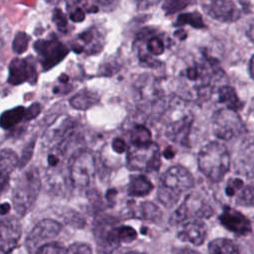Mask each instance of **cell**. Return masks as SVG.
I'll return each instance as SVG.
<instances>
[{
    "mask_svg": "<svg viewBox=\"0 0 254 254\" xmlns=\"http://www.w3.org/2000/svg\"><path fill=\"white\" fill-rule=\"evenodd\" d=\"M223 75L218 63L207 56L192 59L177 76V97L186 102L207 99Z\"/></svg>",
    "mask_w": 254,
    "mask_h": 254,
    "instance_id": "cell-1",
    "label": "cell"
},
{
    "mask_svg": "<svg viewBox=\"0 0 254 254\" xmlns=\"http://www.w3.org/2000/svg\"><path fill=\"white\" fill-rule=\"evenodd\" d=\"M230 155L226 146L218 141L203 145L197 154L200 173L212 183H219L230 170Z\"/></svg>",
    "mask_w": 254,
    "mask_h": 254,
    "instance_id": "cell-2",
    "label": "cell"
},
{
    "mask_svg": "<svg viewBox=\"0 0 254 254\" xmlns=\"http://www.w3.org/2000/svg\"><path fill=\"white\" fill-rule=\"evenodd\" d=\"M194 187L192 174L184 166L174 165L164 172L158 188V199L166 207L174 206L181 195Z\"/></svg>",
    "mask_w": 254,
    "mask_h": 254,
    "instance_id": "cell-3",
    "label": "cell"
},
{
    "mask_svg": "<svg viewBox=\"0 0 254 254\" xmlns=\"http://www.w3.org/2000/svg\"><path fill=\"white\" fill-rule=\"evenodd\" d=\"M41 190V179L37 169L31 168L25 172L17 181L12 202L16 212L20 215H25L33 206Z\"/></svg>",
    "mask_w": 254,
    "mask_h": 254,
    "instance_id": "cell-4",
    "label": "cell"
},
{
    "mask_svg": "<svg viewBox=\"0 0 254 254\" xmlns=\"http://www.w3.org/2000/svg\"><path fill=\"white\" fill-rule=\"evenodd\" d=\"M171 111L167 112L168 120H166V136L180 144H187L189 135L193 122L192 113L186 109V106L179 103L174 106L170 105Z\"/></svg>",
    "mask_w": 254,
    "mask_h": 254,
    "instance_id": "cell-5",
    "label": "cell"
},
{
    "mask_svg": "<svg viewBox=\"0 0 254 254\" xmlns=\"http://www.w3.org/2000/svg\"><path fill=\"white\" fill-rule=\"evenodd\" d=\"M211 125L215 137L222 141L231 140L246 132V126L238 112L225 107L213 113Z\"/></svg>",
    "mask_w": 254,
    "mask_h": 254,
    "instance_id": "cell-6",
    "label": "cell"
},
{
    "mask_svg": "<svg viewBox=\"0 0 254 254\" xmlns=\"http://www.w3.org/2000/svg\"><path fill=\"white\" fill-rule=\"evenodd\" d=\"M212 213L213 209L203 198L195 193H189L171 215L170 223L173 225H182L190 220H202L203 218H208Z\"/></svg>",
    "mask_w": 254,
    "mask_h": 254,
    "instance_id": "cell-7",
    "label": "cell"
},
{
    "mask_svg": "<svg viewBox=\"0 0 254 254\" xmlns=\"http://www.w3.org/2000/svg\"><path fill=\"white\" fill-rule=\"evenodd\" d=\"M127 165L135 171L157 172L161 166L159 146L155 142L146 147L130 146L127 151Z\"/></svg>",
    "mask_w": 254,
    "mask_h": 254,
    "instance_id": "cell-8",
    "label": "cell"
},
{
    "mask_svg": "<svg viewBox=\"0 0 254 254\" xmlns=\"http://www.w3.org/2000/svg\"><path fill=\"white\" fill-rule=\"evenodd\" d=\"M33 47L45 71L56 66L68 54V49L55 37L51 39H40L34 43Z\"/></svg>",
    "mask_w": 254,
    "mask_h": 254,
    "instance_id": "cell-9",
    "label": "cell"
},
{
    "mask_svg": "<svg viewBox=\"0 0 254 254\" xmlns=\"http://www.w3.org/2000/svg\"><path fill=\"white\" fill-rule=\"evenodd\" d=\"M95 160L88 151H83L75 156L69 167V180L77 189H83L90 185L95 175Z\"/></svg>",
    "mask_w": 254,
    "mask_h": 254,
    "instance_id": "cell-10",
    "label": "cell"
},
{
    "mask_svg": "<svg viewBox=\"0 0 254 254\" xmlns=\"http://www.w3.org/2000/svg\"><path fill=\"white\" fill-rule=\"evenodd\" d=\"M202 7L209 17L221 23H232L237 21L245 10V4L243 2L231 0L204 2L202 3Z\"/></svg>",
    "mask_w": 254,
    "mask_h": 254,
    "instance_id": "cell-11",
    "label": "cell"
},
{
    "mask_svg": "<svg viewBox=\"0 0 254 254\" xmlns=\"http://www.w3.org/2000/svg\"><path fill=\"white\" fill-rule=\"evenodd\" d=\"M62 230V224L51 218H46L39 221L29 232L26 238V247L30 253L37 251L41 246L46 244V241L52 240Z\"/></svg>",
    "mask_w": 254,
    "mask_h": 254,
    "instance_id": "cell-12",
    "label": "cell"
},
{
    "mask_svg": "<svg viewBox=\"0 0 254 254\" xmlns=\"http://www.w3.org/2000/svg\"><path fill=\"white\" fill-rule=\"evenodd\" d=\"M8 83L19 85L24 82L35 84L38 74L33 57L16 58L12 60L8 67Z\"/></svg>",
    "mask_w": 254,
    "mask_h": 254,
    "instance_id": "cell-13",
    "label": "cell"
},
{
    "mask_svg": "<svg viewBox=\"0 0 254 254\" xmlns=\"http://www.w3.org/2000/svg\"><path fill=\"white\" fill-rule=\"evenodd\" d=\"M22 235V225L14 216L0 220V254H11L18 246Z\"/></svg>",
    "mask_w": 254,
    "mask_h": 254,
    "instance_id": "cell-14",
    "label": "cell"
},
{
    "mask_svg": "<svg viewBox=\"0 0 254 254\" xmlns=\"http://www.w3.org/2000/svg\"><path fill=\"white\" fill-rule=\"evenodd\" d=\"M218 219L222 226L237 236L248 235L252 230L250 220L239 210L224 205Z\"/></svg>",
    "mask_w": 254,
    "mask_h": 254,
    "instance_id": "cell-15",
    "label": "cell"
},
{
    "mask_svg": "<svg viewBox=\"0 0 254 254\" xmlns=\"http://www.w3.org/2000/svg\"><path fill=\"white\" fill-rule=\"evenodd\" d=\"M74 121L68 116L59 118L53 125L48 128L44 135V143L46 146L55 147L65 140L69 139L74 129Z\"/></svg>",
    "mask_w": 254,
    "mask_h": 254,
    "instance_id": "cell-16",
    "label": "cell"
},
{
    "mask_svg": "<svg viewBox=\"0 0 254 254\" xmlns=\"http://www.w3.org/2000/svg\"><path fill=\"white\" fill-rule=\"evenodd\" d=\"M207 230L202 220H190L181 225L178 238L194 246L202 245L206 239Z\"/></svg>",
    "mask_w": 254,
    "mask_h": 254,
    "instance_id": "cell-17",
    "label": "cell"
},
{
    "mask_svg": "<svg viewBox=\"0 0 254 254\" xmlns=\"http://www.w3.org/2000/svg\"><path fill=\"white\" fill-rule=\"evenodd\" d=\"M236 172L247 178H254V141L244 142L235 160Z\"/></svg>",
    "mask_w": 254,
    "mask_h": 254,
    "instance_id": "cell-18",
    "label": "cell"
},
{
    "mask_svg": "<svg viewBox=\"0 0 254 254\" xmlns=\"http://www.w3.org/2000/svg\"><path fill=\"white\" fill-rule=\"evenodd\" d=\"M19 165L18 155L11 149L0 151V195L8 186L10 177Z\"/></svg>",
    "mask_w": 254,
    "mask_h": 254,
    "instance_id": "cell-19",
    "label": "cell"
},
{
    "mask_svg": "<svg viewBox=\"0 0 254 254\" xmlns=\"http://www.w3.org/2000/svg\"><path fill=\"white\" fill-rule=\"evenodd\" d=\"M217 100L224 105L225 108L239 111L243 107V102L239 99L234 87L228 84H222L216 90Z\"/></svg>",
    "mask_w": 254,
    "mask_h": 254,
    "instance_id": "cell-20",
    "label": "cell"
},
{
    "mask_svg": "<svg viewBox=\"0 0 254 254\" xmlns=\"http://www.w3.org/2000/svg\"><path fill=\"white\" fill-rule=\"evenodd\" d=\"M153 189L152 182L145 175H134L130 177L127 193L130 196L141 197L148 195Z\"/></svg>",
    "mask_w": 254,
    "mask_h": 254,
    "instance_id": "cell-21",
    "label": "cell"
},
{
    "mask_svg": "<svg viewBox=\"0 0 254 254\" xmlns=\"http://www.w3.org/2000/svg\"><path fill=\"white\" fill-rule=\"evenodd\" d=\"M99 102V96L88 89H81L69 99V104L76 110H87Z\"/></svg>",
    "mask_w": 254,
    "mask_h": 254,
    "instance_id": "cell-22",
    "label": "cell"
},
{
    "mask_svg": "<svg viewBox=\"0 0 254 254\" xmlns=\"http://www.w3.org/2000/svg\"><path fill=\"white\" fill-rule=\"evenodd\" d=\"M133 216L152 222H157L162 217L161 209L151 201L141 202L133 211Z\"/></svg>",
    "mask_w": 254,
    "mask_h": 254,
    "instance_id": "cell-23",
    "label": "cell"
},
{
    "mask_svg": "<svg viewBox=\"0 0 254 254\" xmlns=\"http://www.w3.org/2000/svg\"><path fill=\"white\" fill-rule=\"evenodd\" d=\"M26 116V108L24 106H17L12 109L4 111L0 115V127L2 129H11L20 123Z\"/></svg>",
    "mask_w": 254,
    "mask_h": 254,
    "instance_id": "cell-24",
    "label": "cell"
},
{
    "mask_svg": "<svg viewBox=\"0 0 254 254\" xmlns=\"http://www.w3.org/2000/svg\"><path fill=\"white\" fill-rule=\"evenodd\" d=\"M208 254H239L234 241L228 238H215L208 243Z\"/></svg>",
    "mask_w": 254,
    "mask_h": 254,
    "instance_id": "cell-25",
    "label": "cell"
},
{
    "mask_svg": "<svg viewBox=\"0 0 254 254\" xmlns=\"http://www.w3.org/2000/svg\"><path fill=\"white\" fill-rule=\"evenodd\" d=\"M130 142L132 147H146L153 143L151 131L143 126L137 125L131 130Z\"/></svg>",
    "mask_w": 254,
    "mask_h": 254,
    "instance_id": "cell-26",
    "label": "cell"
},
{
    "mask_svg": "<svg viewBox=\"0 0 254 254\" xmlns=\"http://www.w3.org/2000/svg\"><path fill=\"white\" fill-rule=\"evenodd\" d=\"M184 25H190L196 29L205 27L201 15L197 12H188V13L179 15L175 23V26H184Z\"/></svg>",
    "mask_w": 254,
    "mask_h": 254,
    "instance_id": "cell-27",
    "label": "cell"
},
{
    "mask_svg": "<svg viewBox=\"0 0 254 254\" xmlns=\"http://www.w3.org/2000/svg\"><path fill=\"white\" fill-rule=\"evenodd\" d=\"M166 47L164 41L158 36H152L146 42V54L150 57H158L165 53Z\"/></svg>",
    "mask_w": 254,
    "mask_h": 254,
    "instance_id": "cell-28",
    "label": "cell"
},
{
    "mask_svg": "<svg viewBox=\"0 0 254 254\" xmlns=\"http://www.w3.org/2000/svg\"><path fill=\"white\" fill-rule=\"evenodd\" d=\"M236 203L243 206L254 207V184L244 186L236 195Z\"/></svg>",
    "mask_w": 254,
    "mask_h": 254,
    "instance_id": "cell-29",
    "label": "cell"
},
{
    "mask_svg": "<svg viewBox=\"0 0 254 254\" xmlns=\"http://www.w3.org/2000/svg\"><path fill=\"white\" fill-rule=\"evenodd\" d=\"M30 36L25 32H18L12 42V51L17 55L24 54L29 46Z\"/></svg>",
    "mask_w": 254,
    "mask_h": 254,
    "instance_id": "cell-30",
    "label": "cell"
},
{
    "mask_svg": "<svg viewBox=\"0 0 254 254\" xmlns=\"http://www.w3.org/2000/svg\"><path fill=\"white\" fill-rule=\"evenodd\" d=\"M95 38H96L95 32H94L93 30H91V29L86 30V31H84V32H82L81 34L78 35V39H79L83 44H85V45L91 47V49H90V53H91V54H96V53L100 52L101 49H102V48H101L102 46H98V45L94 44Z\"/></svg>",
    "mask_w": 254,
    "mask_h": 254,
    "instance_id": "cell-31",
    "label": "cell"
},
{
    "mask_svg": "<svg viewBox=\"0 0 254 254\" xmlns=\"http://www.w3.org/2000/svg\"><path fill=\"white\" fill-rule=\"evenodd\" d=\"M36 254H67V248L57 242H49L41 246Z\"/></svg>",
    "mask_w": 254,
    "mask_h": 254,
    "instance_id": "cell-32",
    "label": "cell"
},
{
    "mask_svg": "<svg viewBox=\"0 0 254 254\" xmlns=\"http://www.w3.org/2000/svg\"><path fill=\"white\" fill-rule=\"evenodd\" d=\"M244 188V183L239 178H230L225 186V193L228 196L237 195L238 192Z\"/></svg>",
    "mask_w": 254,
    "mask_h": 254,
    "instance_id": "cell-33",
    "label": "cell"
},
{
    "mask_svg": "<svg viewBox=\"0 0 254 254\" xmlns=\"http://www.w3.org/2000/svg\"><path fill=\"white\" fill-rule=\"evenodd\" d=\"M53 22L57 26L58 30L66 33L67 30V19L66 16L60 8H55L53 11Z\"/></svg>",
    "mask_w": 254,
    "mask_h": 254,
    "instance_id": "cell-34",
    "label": "cell"
},
{
    "mask_svg": "<svg viewBox=\"0 0 254 254\" xmlns=\"http://www.w3.org/2000/svg\"><path fill=\"white\" fill-rule=\"evenodd\" d=\"M118 234L121 243H129L137 238L136 230L128 225H120L118 226Z\"/></svg>",
    "mask_w": 254,
    "mask_h": 254,
    "instance_id": "cell-35",
    "label": "cell"
},
{
    "mask_svg": "<svg viewBox=\"0 0 254 254\" xmlns=\"http://www.w3.org/2000/svg\"><path fill=\"white\" fill-rule=\"evenodd\" d=\"M190 4V2H183V1H166L163 4V10L167 15H170L183 10Z\"/></svg>",
    "mask_w": 254,
    "mask_h": 254,
    "instance_id": "cell-36",
    "label": "cell"
},
{
    "mask_svg": "<svg viewBox=\"0 0 254 254\" xmlns=\"http://www.w3.org/2000/svg\"><path fill=\"white\" fill-rule=\"evenodd\" d=\"M34 147H35V140H32L30 143H28L26 145V147L23 149L22 155L19 158V168H23L27 165V163L29 162V160L31 159L32 155H33V151H34Z\"/></svg>",
    "mask_w": 254,
    "mask_h": 254,
    "instance_id": "cell-37",
    "label": "cell"
},
{
    "mask_svg": "<svg viewBox=\"0 0 254 254\" xmlns=\"http://www.w3.org/2000/svg\"><path fill=\"white\" fill-rule=\"evenodd\" d=\"M67 254H92V251L87 244L73 243L67 248Z\"/></svg>",
    "mask_w": 254,
    "mask_h": 254,
    "instance_id": "cell-38",
    "label": "cell"
},
{
    "mask_svg": "<svg viewBox=\"0 0 254 254\" xmlns=\"http://www.w3.org/2000/svg\"><path fill=\"white\" fill-rule=\"evenodd\" d=\"M111 148L112 150L117 153V154H123V153H126L128 151V145L126 144V142L120 138V137H116L112 140V143H111Z\"/></svg>",
    "mask_w": 254,
    "mask_h": 254,
    "instance_id": "cell-39",
    "label": "cell"
},
{
    "mask_svg": "<svg viewBox=\"0 0 254 254\" xmlns=\"http://www.w3.org/2000/svg\"><path fill=\"white\" fill-rule=\"evenodd\" d=\"M41 110H42V105L39 102L32 103L28 108H26L25 119L32 120V119L36 118L41 113Z\"/></svg>",
    "mask_w": 254,
    "mask_h": 254,
    "instance_id": "cell-40",
    "label": "cell"
},
{
    "mask_svg": "<svg viewBox=\"0 0 254 254\" xmlns=\"http://www.w3.org/2000/svg\"><path fill=\"white\" fill-rule=\"evenodd\" d=\"M85 18V14L83 12V10L79 7L74 8L70 13H69V19L74 22V23H80L84 20Z\"/></svg>",
    "mask_w": 254,
    "mask_h": 254,
    "instance_id": "cell-41",
    "label": "cell"
},
{
    "mask_svg": "<svg viewBox=\"0 0 254 254\" xmlns=\"http://www.w3.org/2000/svg\"><path fill=\"white\" fill-rule=\"evenodd\" d=\"M11 209V205L8 202H4V203H0V214L4 215L7 214Z\"/></svg>",
    "mask_w": 254,
    "mask_h": 254,
    "instance_id": "cell-42",
    "label": "cell"
},
{
    "mask_svg": "<svg viewBox=\"0 0 254 254\" xmlns=\"http://www.w3.org/2000/svg\"><path fill=\"white\" fill-rule=\"evenodd\" d=\"M163 156L166 158V159H172L174 156H175V151L173 148L171 147H168L165 149V151L163 152Z\"/></svg>",
    "mask_w": 254,
    "mask_h": 254,
    "instance_id": "cell-43",
    "label": "cell"
},
{
    "mask_svg": "<svg viewBox=\"0 0 254 254\" xmlns=\"http://www.w3.org/2000/svg\"><path fill=\"white\" fill-rule=\"evenodd\" d=\"M116 193H117V190H116L115 189H110V190H108L107 192H106V198H107V200L110 201V202H112V201L114 200V197H115Z\"/></svg>",
    "mask_w": 254,
    "mask_h": 254,
    "instance_id": "cell-44",
    "label": "cell"
},
{
    "mask_svg": "<svg viewBox=\"0 0 254 254\" xmlns=\"http://www.w3.org/2000/svg\"><path fill=\"white\" fill-rule=\"evenodd\" d=\"M248 70H249V74L250 76L254 79V55L251 57L249 64H248Z\"/></svg>",
    "mask_w": 254,
    "mask_h": 254,
    "instance_id": "cell-45",
    "label": "cell"
},
{
    "mask_svg": "<svg viewBox=\"0 0 254 254\" xmlns=\"http://www.w3.org/2000/svg\"><path fill=\"white\" fill-rule=\"evenodd\" d=\"M59 80H60V82H62V83H67V81H68V76H67L66 74L63 73V74H61V76L59 77Z\"/></svg>",
    "mask_w": 254,
    "mask_h": 254,
    "instance_id": "cell-46",
    "label": "cell"
},
{
    "mask_svg": "<svg viewBox=\"0 0 254 254\" xmlns=\"http://www.w3.org/2000/svg\"><path fill=\"white\" fill-rule=\"evenodd\" d=\"M248 36L252 39V41H254V25L249 29V31H248Z\"/></svg>",
    "mask_w": 254,
    "mask_h": 254,
    "instance_id": "cell-47",
    "label": "cell"
},
{
    "mask_svg": "<svg viewBox=\"0 0 254 254\" xmlns=\"http://www.w3.org/2000/svg\"><path fill=\"white\" fill-rule=\"evenodd\" d=\"M123 254H146V253H144V252H139V251H127V252H125V253H123Z\"/></svg>",
    "mask_w": 254,
    "mask_h": 254,
    "instance_id": "cell-48",
    "label": "cell"
},
{
    "mask_svg": "<svg viewBox=\"0 0 254 254\" xmlns=\"http://www.w3.org/2000/svg\"><path fill=\"white\" fill-rule=\"evenodd\" d=\"M251 105H252V109H253V111H254V99L252 100V104H251Z\"/></svg>",
    "mask_w": 254,
    "mask_h": 254,
    "instance_id": "cell-49",
    "label": "cell"
}]
</instances>
